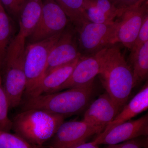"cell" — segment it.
Returning <instances> with one entry per match:
<instances>
[{
    "instance_id": "cell-11",
    "label": "cell",
    "mask_w": 148,
    "mask_h": 148,
    "mask_svg": "<svg viewBox=\"0 0 148 148\" xmlns=\"http://www.w3.org/2000/svg\"><path fill=\"white\" fill-rule=\"evenodd\" d=\"M68 26L49 52L44 76L56 68L70 63L82 55L77 39L76 30Z\"/></svg>"
},
{
    "instance_id": "cell-2",
    "label": "cell",
    "mask_w": 148,
    "mask_h": 148,
    "mask_svg": "<svg viewBox=\"0 0 148 148\" xmlns=\"http://www.w3.org/2000/svg\"><path fill=\"white\" fill-rule=\"evenodd\" d=\"M26 40L17 34L11 40L1 62L3 85L9 109L20 106L26 89L24 71Z\"/></svg>"
},
{
    "instance_id": "cell-9",
    "label": "cell",
    "mask_w": 148,
    "mask_h": 148,
    "mask_svg": "<svg viewBox=\"0 0 148 148\" xmlns=\"http://www.w3.org/2000/svg\"><path fill=\"white\" fill-rule=\"evenodd\" d=\"M109 47L91 55H82L69 78L56 92L93 84L95 77L101 72L104 56Z\"/></svg>"
},
{
    "instance_id": "cell-16",
    "label": "cell",
    "mask_w": 148,
    "mask_h": 148,
    "mask_svg": "<svg viewBox=\"0 0 148 148\" xmlns=\"http://www.w3.org/2000/svg\"><path fill=\"white\" fill-rule=\"evenodd\" d=\"M43 0H27L18 16V34L29 38L39 22L42 13Z\"/></svg>"
},
{
    "instance_id": "cell-18",
    "label": "cell",
    "mask_w": 148,
    "mask_h": 148,
    "mask_svg": "<svg viewBox=\"0 0 148 148\" xmlns=\"http://www.w3.org/2000/svg\"><path fill=\"white\" fill-rule=\"evenodd\" d=\"M60 6L76 30L90 21L84 8V0H53Z\"/></svg>"
},
{
    "instance_id": "cell-12",
    "label": "cell",
    "mask_w": 148,
    "mask_h": 148,
    "mask_svg": "<svg viewBox=\"0 0 148 148\" xmlns=\"http://www.w3.org/2000/svg\"><path fill=\"white\" fill-rule=\"evenodd\" d=\"M148 135V114L135 120H130L100 134L92 141L96 145H116L128 140L147 137Z\"/></svg>"
},
{
    "instance_id": "cell-6",
    "label": "cell",
    "mask_w": 148,
    "mask_h": 148,
    "mask_svg": "<svg viewBox=\"0 0 148 148\" xmlns=\"http://www.w3.org/2000/svg\"><path fill=\"white\" fill-rule=\"evenodd\" d=\"M117 22L113 23L96 24L86 22L76 30L78 44L82 55L87 56L97 53L115 44Z\"/></svg>"
},
{
    "instance_id": "cell-27",
    "label": "cell",
    "mask_w": 148,
    "mask_h": 148,
    "mask_svg": "<svg viewBox=\"0 0 148 148\" xmlns=\"http://www.w3.org/2000/svg\"><path fill=\"white\" fill-rule=\"evenodd\" d=\"M120 12L127 9L141 4L147 0H110Z\"/></svg>"
},
{
    "instance_id": "cell-8",
    "label": "cell",
    "mask_w": 148,
    "mask_h": 148,
    "mask_svg": "<svg viewBox=\"0 0 148 148\" xmlns=\"http://www.w3.org/2000/svg\"><path fill=\"white\" fill-rule=\"evenodd\" d=\"M148 16V0L123 11L116 18L117 22L116 43L131 49L145 18Z\"/></svg>"
},
{
    "instance_id": "cell-21",
    "label": "cell",
    "mask_w": 148,
    "mask_h": 148,
    "mask_svg": "<svg viewBox=\"0 0 148 148\" xmlns=\"http://www.w3.org/2000/svg\"><path fill=\"white\" fill-rule=\"evenodd\" d=\"M0 148H44L32 145L10 132L0 130Z\"/></svg>"
},
{
    "instance_id": "cell-29",
    "label": "cell",
    "mask_w": 148,
    "mask_h": 148,
    "mask_svg": "<svg viewBox=\"0 0 148 148\" xmlns=\"http://www.w3.org/2000/svg\"><path fill=\"white\" fill-rule=\"evenodd\" d=\"M2 8L3 7V5H2L1 3V2H0V8Z\"/></svg>"
},
{
    "instance_id": "cell-24",
    "label": "cell",
    "mask_w": 148,
    "mask_h": 148,
    "mask_svg": "<svg viewBox=\"0 0 148 148\" xmlns=\"http://www.w3.org/2000/svg\"><path fill=\"white\" fill-rule=\"evenodd\" d=\"M27 0H0L4 8L11 14L18 17Z\"/></svg>"
},
{
    "instance_id": "cell-13",
    "label": "cell",
    "mask_w": 148,
    "mask_h": 148,
    "mask_svg": "<svg viewBox=\"0 0 148 148\" xmlns=\"http://www.w3.org/2000/svg\"><path fill=\"white\" fill-rule=\"evenodd\" d=\"M120 111L106 92L90 104L86 111L82 120L95 127L101 133L113 121Z\"/></svg>"
},
{
    "instance_id": "cell-23",
    "label": "cell",
    "mask_w": 148,
    "mask_h": 148,
    "mask_svg": "<svg viewBox=\"0 0 148 148\" xmlns=\"http://www.w3.org/2000/svg\"><path fill=\"white\" fill-rule=\"evenodd\" d=\"M90 2L111 18L115 20L120 15L118 10L110 0H90Z\"/></svg>"
},
{
    "instance_id": "cell-4",
    "label": "cell",
    "mask_w": 148,
    "mask_h": 148,
    "mask_svg": "<svg viewBox=\"0 0 148 148\" xmlns=\"http://www.w3.org/2000/svg\"><path fill=\"white\" fill-rule=\"evenodd\" d=\"M65 117L38 109L21 110L12 121V130L28 143L44 147L53 137Z\"/></svg>"
},
{
    "instance_id": "cell-14",
    "label": "cell",
    "mask_w": 148,
    "mask_h": 148,
    "mask_svg": "<svg viewBox=\"0 0 148 148\" xmlns=\"http://www.w3.org/2000/svg\"><path fill=\"white\" fill-rule=\"evenodd\" d=\"M148 108V85L147 82L129 103L123 107L113 121L101 133L105 134L118 125L132 119Z\"/></svg>"
},
{
    "instance_id": "cell-19",
    "label": "cell",
    "mask_w": 148,
    "mask_h": 148,
    "mask_svg": "<svg viewBox=\"0 0 148 148\" xmlns=\"http://www.w3.org/2000/svg\"><path fill=\"white\" fill-rule=\"evenodd\" d=\"M12 26L9 17L3 8H0V58L1 60L12 39Z\"/></svg>"
},
{
    "instance_id": "cell-26",
    "label": "cell",
    "mask_w": 148,
    "mask_h": 148,
    "mask_svg": "<svg viewBox=\"0 0 148 148\" xmlns=\"http://www.w3.org/2000/svg\"><path fill=\"white\" fill-rule=\"evenodd\" d=\"M139 138L128 140L116 145H109L106 148H147V141L146 140H140Z\"/></svg>"
},
{
    "instance_id": "cell-10",
    "label": "cell",
    "mask_w": 148,
    "mask_h": 148,
    "mask_svg": "<svg viewBox=\"0 0 148 148\" xmlns=\"http://www.w3.org/2000/svg\"><path fill=\"white\" fill-rule=\"evenodd\" d=\"M99 131L83 121H64L47 143L48 148H73L86 142Z\"/></svg>"
},
{
    "instance_id": "cell-25",
    "label": "cell",
    "mask_w": 148,
    "mask_h": 148,
    "mask_svg": "<svg viewBox=\"0 0 148 148\" xmlns=\"http://www.w3.org/2000/svg\"><path fill=\"white\" fill-rule=\"evenodd\" d=\"M148 41V16L145 18L130 52L135 51L145 43Z\"/></svg>"
},
{
    "instance_id": "cell-22",
    "label": "cell",
    "mask_w": 148,
    "mask_h": 148,
    "mask_svg": "<svg viewBox=\"0 0 148 148\" xmlns=\"http://www.w3.org/2000/svg\"><path fill=\"white\" fill-rule=\"evenodd\" d=\"M83 6L90 22L96 24H107L113 23L115 21L96 7L90 0H84Z\"/></svg>"
},
{
    "instance_id": "cell-28",
    "label": "cell",
    "mask_w": 148,
    "mask_h": 148,
    "mask_svg": "<svg viewBox=\"0 0 148 148\" xmlns=\"http://www.w3.org/2000/svg\"><path fill=\"white\" fill-rule=\"evenodd\" d=\"M73 148H99V145L91 142L90 143L84 142L76 146Z\"/></svg>"
},
{
    "instance_id": "cell-3",
    "label": "cell",
    "mask_w": 148,
    "mask_h": 148,
    "mask_svg": "<svg viewBox=\"0 0 148 148\" xmlns=\"http://www.w3.org/2000/svg\"><path fill=\"white\" fill-rule=\"evenodd\" d=\"M93 91V84L23 99L20 106L21 110L38 109L66 117L84 110L90 102Z\"/></svg>"
},
{
    "instance_id": "cell-1",
    "label": "cell",
    "mask_w": 148,
    "mask_h": 148,
    "mask_svg": "<svg viewBox=\"0 0 148 148\" xmlns=\"http://www.w3.org/2000/svg\"><path fill=\"white\" fill-rule=\"evenodd\" d=\"M98 75L106 92L121 110L135 86L131 66L117 43L108 48Z\"/></svg>"
},
{
    "instance_id": "cell-5",
    "label": "cell",
    "mask_w": 148,
    "mask_h": 148,
    "mask_svg": "<svg viewBox=\"0 0 148 148\" xmlns=\"http://www.w3.org/2000/svg\"><path fill=\"white\" fill-rule=\"evenodd\" d=\"M62 33L41 41L29 43L26 47L24 60L26 87L23 99L31 98L34 94L44 76L49 52Z\"/></svg>"
},
{
    "instance_id": "cell-20",
    "label": "cell",
    "mask_w": 148,
    "mask_h": 148,
    "mask_svg": "<svg viewBox=\"0 0 148 148\" xmlns=\"http://www.w3.org/2000/svg\"><path fill=\"white\" fill-rule=\"evenodd\" d=\"M0 58V130L10 132L12 128V120L8 117L9 110L8 101L3 85Z\"/></svg>"
},
{
    "instance_id": "cell-7",
    "label": "cell",
    "mask_w": 148,
    "mask_h": 148,
    "mask_svg": "<svg viewBox=\"0 0 148 148\" xmlns=\"http://www.w3.org/2000/svg\"><path fill=\"white\" fill-rule=\"evenodd\" d=\"M70 21L64 10L53 0H43L41 16L34 31L29 37L30 43L61 34Z\"/></svg>"
},
{
    "instance_id": "cell-15",
    "label": "cell",
    "mask_w": 148,
    "mask_h": 148,
    "mask_svg": "<svg viewBox=\"0 0 148 148\" xmlns=\"http://www.w3.org/2000/svg\"><path fill=\"white\" fill-rule=\"evenodd\" d=\"M79 58L57 67L45 75L32 97L56 92L58 88L69 78Z\"/></svg>"
},
{
    "instance_id": "cell-17",
    "label": "cell",
    "mask_w": 148,
    "mask_h": 148,
    "mask_svg": "<svg viewBox=\"0 0 148 148\" xmlns=\"http://www.w3.org/2000/svg\"><path fill=\"white\" fill-rule=\"evenodd\" d=\"M129 61L135 86L147 79L148 41L145 43L137 50L130 52Z\"/></svg>"
}]
</instances>
